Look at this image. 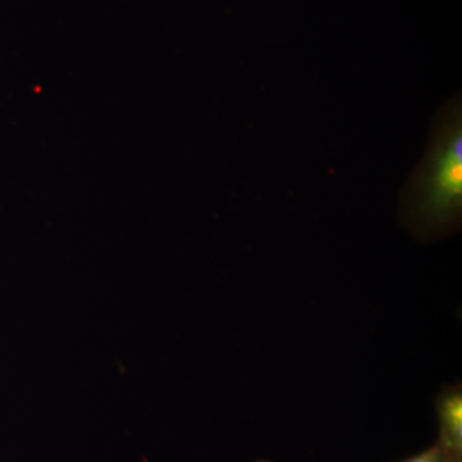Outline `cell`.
Instances as JSON below:
<instances>
[{"instance_id": "obj_4", "label": "cell", "mask_w": 462, "mask_h": 462, "mask_svg": "<svg viewBox=\"0 0 462 462\" xmlns=\"http://www.w3.org/2000/svg\"><path fill=\"white\" fill-rule=\"evenodd\" d=\"M258 462H270V461H264V460H263V461H258Z\"/></svg>"}, {"instance_id": "obj_2", "label": "cell", "mask_w": 462, "mask_h": 462, "mask_svg": "<svg viewBox=\"0 0 462 462\" xmlns=\"http://www.w3.org/2000/svg\"><path fill=\"white\" fill-rule=\"evenodd\" d=\"M438 445L462 461V392L460 385L446 388L437 398Z\"/></svg>"}, {"instance_id": "obj_3", "label": "cell", "mask_w": 462, "mask_h": 462, "mask_svg": "<svg viewBox=\"0 0 462 462\" xmlns=\"http://www.w3.org/2000/svg\"><path fill=\"white\" fill-rule=\"evenodd\" d=\"M401 462H462L457 458L452 457L451 455L447 454L445 449L442 448L438 443L431 446L430 448L425 449L412 457Z\"/></svg>"}, {"instance_id": "obj_1", "label": "cell", "mask_w": 462, "mask_h": 462, "mask_svg": "<svg viewBox=\"0 0 462 462\" xmlns=\"http://www.w3.org/2000/svg\"><path fill=\"white\" fill-rule=\"evenodd\" d=\"M407 226L422 238L457 230L462 214V105L455 96L438 111L430 141L401 193Z\"/></svg>"}]
</instances>
